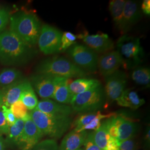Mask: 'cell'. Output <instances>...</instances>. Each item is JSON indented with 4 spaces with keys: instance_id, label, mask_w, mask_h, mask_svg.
<instances>
[{
    "instance_id": "obj_42",
    "label": "cell",
    "mask_w": 150,
    "mask_h": 150,
    "mask_svg": "<svg viewBox=\"0 0 150 150\" xmlns=\"http://www.w3.org/2000/svg\"><path fill=\"white\" fill-rule=\"evenodd\" d=\"M83 150V149H79V150Z\"/></svg>"
},
{
    "instance_id": "obj_6",
    "label": "cell",
    "mask_w": 150,
    "mask_h": 150,
    "mask_svg": "<svg viewBox=\"0 0 150 150\" xmlns=\"http://www.w3.org/2000/svg\"><path fill=\"white\" fill-rule=\"evenodd\" d=\"M105 101V91L101 85L76 95L72 98L70 104L72 110L76 112H95L103 106Z\"/></svg>"
},
{
    "instance_id": "obj_7",
    "label": "cell",
    "mask_w": 150,
    "mask_h": 150,
    "mask_svg": "<svg viewBox=\"0 0 150 150\" xmlns=\"http://www.w3.org/2000/svg\"><path fill=\"white\" fill-rule=\"evenodd\" d=\"M67 54L72 62L82 70L90 72H96L98 57L96 52L87 46L75 44L68 48Z\"/></svg>"
},
{
    "instance_id": "obj_13",
    "label": "cell",
    "mask_w": 150,
    "mask_h": 150,
    "mask_svg": "<svg viewBox=\"0 0 150 150\" xmlns=\"http://www.w3.org/2000/svg\"><path fill=\"white\" fill-rule=\"evenodd\" d=\"M121 66H124V62L117 51H108L98 59L97 68L105 77L112 75Z\"/></svg>"
},
{
    "instance_id": "obj_3",
    "label": "cell",
    "mask_w": 150,
    "mask_h": 150,
    "mask_svg": "<svg viewBox=\"0 0 150 150\" xmlns=\"http://www.w3.org/2000/svg\"><path fill=\"white\" fill-rule=\"evenodd\" d=\"M29 114L43 135L47 136L52 139L61 138L71 125V120L68 116H52L36 109L31 111Z\"/></svg>"
},
{
    "instance_id": "obj_30",
    "label": "cell",
    "mask_w": 150,
    "mask_h": 150,
    "mask_svg": "<svg viewBox=\"0 0 150 150\" xmlns=\"http://www.w3.org/2000/svg\"><path fill=\"white\" fill-rule=\"evenodd\" d=\"M77 35L70 32H64L62 33L61 38V51H65L76 43Z\"/></svg>"
},
{
    "instance_id": "obj_11",
    "label": "cell",
    "mask_w": 150,
    "mask_h": 150,
    "mask_svg": "<svg viewBox=\"0 0 150 150\" xmlns=\"http://www.w3.org/2000/svg\"><path fill=\"white\" fill-rule=\"evenodd\" d=\"M57 77L36 74L31 77L30 83L38 95L43 99L52 98Z\"/></svg>"
},
{
    "instance_id": "obj_2",
    "label": "cell",
    "mask_w": 150,
    "mask_h": 150,
    "mask_svg": "<svg viewBox=\"0 0 150 150\" xmlns=\"http://www.w3.org/2000/svg\"><path fill=\"white\" fill-rule=\"evenodd\" d=\"M10 30L33 47L38 43L41 25L38 16L30 12H20L10 16Z\"/></svg>"
},
{
    "instance_id": "obj_35",
    "label": "cell",
    "mask_w": 150,
    "mask_h": 150,
    "mask_svg": "<svg viewBox=\"0 0 150 150\" xmlns=\"http://www.w3.org/2000/svg\"><path fill=\"white\" fill-rule=\"evenodd\" d=\"M2 108L6 121L10 127L16 122L17 118L15 117L13 113L11 111L10 108L7 107L4 105H2Z\"/></svg>"
},
{
    "instance_id": "obj_28",
    "label": "cell",
    "mask_w": 150,
    "mask_h": 150,
    "mask_svg": "<svg viewBox=\"0 0 150 150\" xmlns=\"http://www.w3.org/2000/svg\"><path fill=\"white\" fill-rule=\"evenodd\" d=\"M99 111L93 112L86 113L81 115L78 118L75 120L74 122V126L75 127L74 130L76 131L80 132L81 129L84 126L91 122L93 120L96 118Z\"/></svg>"
},
{
    "instance_id": "obj_10",
    "label": "cell",
    "mask_w": 150,
    "mask_h": 150,
    "mask_svg": "<svg viewBox=\"0 0 150 150\" xmlns=\"http://www.w3.org/2000/svg\"><path fill=\"white\" fill-rule=\"evenodd\" d=\"M77 38L82 40L87 46L97 52H106L111 51L114 47L112 40L106 33L89 35L85 31L77 35Z\"/></svg>"
},
{
    "instance_id": "obj_18",
    "label": "cell",
    "mask_w": 150,
    "mask_h": 150,
    "mask_svg": "<svg viewBox=\"0 0 150 150\" xmlns=\"http://www.w3.org/2000/svg\"><path fill=\"white\" fill-rule=\"evenodd\" d=\"M71 79L57 77L52 98L62 104H70L73 98L69 90Z\"/></svg>"
},
{
    "instance_id": "obj_38",
    "label": "cell",
    "mask_w": 150,
    "mask_h": 150,
    "mask_svg": "<svg viewBox=\"0 0 150 150\" xmlns=\"http://www.w3.org/2000/svg\"><path fill=\"white\" fill-rule=\"evenodd\" d=\"M141 10L145 15H150V0H145L143 1L142 5L141 6Z\"/></svg>"
},
{
    "instance_id": "obj_22",
    "label": "cell",
    "mask_w": 150,
    "mask_h": 150,
    "mask_svg": "<svg viewBox=\"0 0 150 150\" xmlns=\"http://www.w3.org/2000/svg\"><path fill=\"white\" fill-rule=\"evenodd\" d=\"M25 121L21 119H17L15 123L10 127L5 140L7 144L12 147H18L21 141L23 133Z\"/></svg>"
},
{
    "instance_id": "obj_16",
    "label": "cell",
    "mask_w": 150,
    "mask_h": 150,
    "mask_svg": "<svg viewBox=\"0 0 150 150\" xmlns=\"http://www.w3.org/2000/svg\"><path fill=\"white\" fill-rule=\"evenodd\" d=\"M35 109L44 113L56 116L70 117L73 112L72 108L70 106L50 99H43L38 102Z\"/></svg>"
},
{
    "instance_id": "obj_24",
    "label": "cell",
    "mask_w": 150,
    "mask_h": 150,
    "mask_svg": "<svg viewBox=\"0 0 150 150\" xmlns=\"http://www.w3.org/2000/svg\"><path fill=\"white\" fill-rule=\"evenodd\" d=\"M125 0H112L109 3V10L112 17L115 25L120 32H122V19Z\"/></svg>"
},
{
    "instance_id": "obj_21",
    "label": "cell",
    "mask_w": 150,
    "mask_h": 150,
    "mask_svg": "<svg viewBox=\"0 0 150 150\" xmlns=\"http://www.w3.org/2000/svg\"><path fill=\"white\" fill-rule=\"evenodd\" d=\"M101 85L100 82L96 79L81 78L72 81L69 85L70 93L72 97H74L88 91Z\"/></svg>"
},
{
    "instance_id": "obj_12",
    "label": "cell",
    "mask_w": 150,
    "mask_h": 150,
    "mask_svg": "<svg viewBox=\"0 0 150 150\" xmlns=\"http://www.w3.org/2000/svg\"><path fill=\"white\" fill-rule=\"evenodd\" d=\"M24 121L23 133L17 148L18 150H32L40 142L43 135L32 121L30 116Z\"/></svg>"
},
{
    "instance_id": "obj_31",
    "label": "cell",
    "mask_w": 150,
    "mask_h": 150,
    "mask_svg": "<svg viewBox=\"0 0 150 150\" xmlns=\"http://www.w3.org/2000/svg\"><path fill=\"white\" fill-rule=\"evenodd\" d=\"M32 150H59V146L55 139H45L39 142Z\"/></svg>"
},
{
    "instance_id": "obj_5",
    "label": "cell",
    "mask_w": 150,
    "mask_h": 150,
    "mask_svg": "<svg viewBox=\"0 0 150 150\" xmlns=\"http://www.w3.org/2000/svg\"><path fill=\"white\" fill-rule=\"evenodd\" d=\"M117 51L124 62V67H136L142 61L144 52L140 43V38L125 34L117 42Z\"/></svg>"
},
{
    "instance_id": "obj_26",
    "label": "cell",
    "mask_w": 150,
    "mask_h": 150,
    "mask_svg": "<svg viewBox=\"0 0 150 150\" xmlns=\"http://www.w3.org/2000/svg\"><path fill=\"white\" fill-rule=\"evenodd\" d=\"M132 79L141 86L149 87L150 83V70L148 67H138L132 73Z\"/></svg>"
},
{
    "instance_id": "obj_37",
    "label": "cell",
    "mask_w": 150,
    "mask_h": 150,
    "mask_svg": "<svg viewBox=\"0 0 150 150\" xmlns=\"http://www.w3.org/2000/svg\"><path fill=\"white\" fill-rule=\"evenodd\" d=\"M120 143L117 139L110 137L104 150H119Z\"/></svg>"
},
{
    "instance_id": "obj_29",
    "label": "cell",
    "mask_w": 150,
    "mask_h": 150,
    "mask_svg": "<svg viewBox=\"0 0 150 150\" xmlns=\"http://www.w3.org/2000/svg\"><path fill=\"white\" fill-rule=\"evenodd\" d=\"M10 108L17 119H21L24 121L30 116L27 108L20 100L12 105Z\"/></svg>"
},
{
    "instance_id": "obj_20",
    "label": "cell",
    "mask_w": 150,
    "mask_h": 150,
    "mask_svg": "<svg viewBox=\"0 0 150 150\" xmlns=\"http://www.w3.org/2000/svg\"><path fill=\"white\" fill-rule=\"evenodd\" d=\"M116 101L119 106L137 110L145 103V100L140 98L136 91L132 89L125 90Z\"/></svg>"
},
{
    "instance_id": "obj_41",
    "label": "cell",
    "mask_w": 150,
    "mask_h": 150,
    "mask_svg": "<svg viewBox=\"0 0 150 150\" xmlns=\"http://www.w3.org/2000/svg\"><path fill=\"white\" fill-rule=\"evenodd\" d=\"M2 105V93L1 88H0V107Z\"/></svg>"
},
{
    "instance_id": "obj_15",
    "label": "cell",
    "mask_w": 150,
    "mask_h": 150,
    "mask_svg": "<svg viewBox=\"0 0 150 150\" xmlns=\"http://www.w3.org/2000/svg\"><path fill=\"white\" fill-rule=\"evenodd\" d=\"M30 85H31L30 82L26 79H23L11 86L1 88L2 105L10 108L12 105L20 100L22 93Z\"/></svg>"
},
{
    "instance_id": "obj_17",
    "label": "cell",
    "mask_w": 150,
    "mask_h": 150,
    "mask_svg": "<svg viewBox=\"0 0 150 150\" xmlns=\"http://www.w3.org/2000/svg\"><path fill=\"white\" fill-rule=\"evenodd\" d=\"M88 134L87 131L79 132L73 129L64 136L59 147V150L80 149L83 145Z\"/></svg>"
},
{
    "instance_id": "obj_34",
    "label": "cell",
    "mask_w": 150,
    "mask_h": 150,
    "mask_svg": "<svg viewBox=\"0 0 150 150\" xmlns=\"http://www.w3.org/2000/svg\"><path fill=\"white\" fill-rule=\"evenodd\" d=\"M10 129V126L6 121L3 112L2 106L0 107V134H7Z\"/></svg>"
},
{
    "instance_id": "obj_39",
    "label": "cell",
    "mask_w": 150,
    "mask_h": 150,
    "mask_svg": "<svg viewBox=\"0 0 150 150\" xmlns=\"http://www.w3.org/2000/svg\"><path fill=\"white\" fill-rule=\"evenodd\" d=\"M0 150H6V143L2 135L0 134Z\"/></svg>"
},
{
    "instance_id": "obj_23",
    "label": "cell",
    "mask_w": 150,
    "mask_h": 150,
    "mask_svg": "<svg viewBox=\"0 0 150 150\" xmlns=\"http://www.w3.org/2000/svg\"><path fill=\"white\" fill-rule=\"evenodd\" d=\"M21 72L16 68H6L0 72V87L2 88L11 86L23 80Z\"/></svg>"
},
{
    "instance_id": "obj_1",
    "label": "cell",
    "mask_w": 150,
    "mask_h": 150,
    "mask_svg": "<svg viewBox=\"0 0 150 150\" xmlns=\"http://www.w3.org/2000/svg\"><path fill=\"white\" fill-rule=\"evenodd\" d=\"M36 51L10 30L0 33V62L9 66L27 64L36 55Z\"/></svg>"
},
{
    "instance_id": "obj_33",
    "label": "cell",
    "mask_w": 150,
    "mask_h": 150,
    "mask_svg": "<svg viewBox=\"0 0 150 150\" xmlns=\"http://www.w3.org/2000/svg\"><path fill=\"white\" fill-rule=\"evenodd\" d=\"M83 146L84 147L83 150H101L94 141L93 132L88 134Z\"/></svg>"
},
{
    "instance_id": "obj_4",
    "label": "cell",
    "mask_w": 150,
    "mask_h": 150,
    "mask_svg": "<svg viewBox=\"0 0 150 150\" xmlns=\"http://www.w3.org/2000/svg\"><path fill=\"white\" fill-rule=\"evenodd\" d=\"M36 72L39 74H46L57 77L71 79L85 76V71L69 59L64 57H52L41 61L36 67Z\"/></svg>"
},
{
    "instance_id": "obj_19",
    "label": "cell",
    "mask_w": 150,
    "mask_h": 150,
    "mask_svg": "<svg viewBox=\"0 0 150 150\" xmlns=\"http://www.w3.org/2000/svg\"><path fill=\"white\" fill-rule=\"evenodd\" d=\"M115 118L118 125V141L121 142L132 138L137 129L136 123L122 115H116Z\"/></svg>"
},
{
    "instance_id": "obj_32",
    "label": "cell",
    "mask_w": 150,
    "mask_h": 150,
    "mask_svg": "<svg viewBox=\"0 0 150 150\" xmlns=\"http://www.w3.org/2000/svg\"><path fill=\"white\" fill-rule=\"evenodd\" d=\"M10 16L8 11L0 8V33L3 32L10 22Z\"/></svg>"
},
{
    "instance_id": "obj_36",
    "label": "cell",
    "mask_w": 150,
    "mask_h": 150,
    "mask_svg": "<svg viewBox=\"0 0 150 150\" xmlns=\"http://www.w3.org/2000/svg\"><path fill=\"white\" fill-rule=\"evenodd\" d=\"M135 146L134 141L131 138L121 142L119 150H135Z\"/></svg>"
},
{
    "instance_id": "obj_25",
    "label": "cell",
    "mask_w": 150,
    "mask_h": 150,
    "mask_svg": "<svg viewBox=\"0 0 150 150\" xmlns=\"http://www.w3.org/2000/svg\"><path fill=\"white\" fill-rule=\"evenodd\" d=\"M108 118L101 123L100 127L95 132H93V136L95 142L101 150H104L110 136L108 133Z\"/></svg>"
},
{
    "instance_id": "obj_14",
    "label": "cell",
    "mask_w": 150,
    "mask_h": 150,
    "mask_svg": "<svg viewBox=\"0 0 150 150\" xmlns=\"http://www.w3.org/2000/svg\"><path fill=\"white\" fill-rule=\"evenodd\" d=\"M142 17L141 6L139 2L126 1L124 6L122 33L126 34L139 21Z\"/></svg>"
},
{
    "instance_id": "obj_8",
    "label": "cell",
    "mask_w": 150,
    "mask_h": 150,
    "mask_svg": "<svg viewBox=\"0 0 150 150\" xmlns=\"http://www.w3.org/2000/svg\"><path fill=\"white\" fill-rule=\"evenodd\" d=\"M62 33L56 28L44 25L41 27L38 43L40 50L45 54H52L61 51Z\"/></svg>"
},
{
    "instance_id": "obj_9",
    "label": "cell",
    "mask_w": 150,
    "mask_h": 150,
    "mask_svg": "<svg viewBox=\"0 0 150 150\" xmlns=\"http://www.w3.org/2000/svg\"><path fill=\"white\" fill-rule=\"evenodd\" d=\"M106 78L105 94L108 102L116 101L125 91L127 82V76L123 71L117 70Z\"/></svg>"
},
{
    "instance_id": "obj_27",
    "label": "cell",
    "mask_w": 150,
    "mask_h": 150,
    "mask_svg": "<svg viewBox=\"0 0 150 150\" xmlns=\"http://www.w3.org/2000/svg\"><path fill=\"white\" fill-rule=\"evenodd\" d=\"M20 100L26 107L27 110L32 111L36 108L38 101L32 85L28 87L22 93Z\"/></svg>"
},
{
    "instance_id": "obj_40",
    "label": "cell",
    "mask_w": 150,
    "mask_h": 150,
    "mask_svg": "<svg viewBox=\"0 0 150 150\" xmlns=\"http://www.w3.org/2000/svg\"><path fill=\"white\" fill-rule=\"evenodd\" d=\"M150 127H149V128L147 129V131H146V137H145V139L147 142H150Z\"/></svg>"
}]
</instances>
